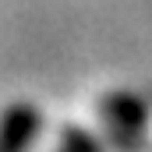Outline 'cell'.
Listing matches in <instances>:
<instances>
[{
  "instance_id": "obj_1",
  "label": "cell",
  "mask_w": 152,
  "mask_h": 152,
  "mask_svg": "<svg viewBox=\"0 0 152 152\" xmlns=\"http://www.w3.org/2000/svg\"><path fill=\"white\" fill-rule=\"evenodd\" d=\"M99 124L110 149L138 152L149 134V103L134 92H110L99 99Z\"/></svg>"
},
{
  "instance_id": "obj_3",
  "label": "cell",
  "mask_w": 152,
  "mask_h": 152,
  "mask_svg": "<svg viewBox=\"0 0 152 152\" xmlns=\"http://www.w3.org/2000/svg\"><path fill=\"white\" fill-rule=\"evenodd\" d=\"M53 152H106V145H103V138H99L96 131L71 124V127H64V131H60L57 149H53Z\"/></svg>"
},
{
  "instance_id": "obj_2",
  "label": "cell",
  "mask_w": 152,
  "mask_h": 152,
  "mask_svg": "<svg viewBox=\"0 0 152 152\" xmlns=\"http://www.w3.org/2000/svg\"><path fill=\"white\" fill-rule=\"evenodd\" d=\"M42 131V113L36 103H11L0 113V152H32Z\"/></svg>"
}]
</instances>
